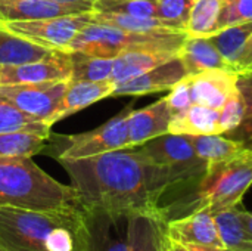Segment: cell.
Returning a JSON list of instances; mask_svg holds the SVG:
<instances>
[{"label":"cell","mask_w":252,"mask_h":251,"mask_svg":"<svg viewBox=\"0 0 252 251\" xmlns=\"http://www.w3.org/2000/svg\"><path fill=\"white\" fill-rule=\"evenodd\" d=\"M0 68H1V65H0Z\"/></svg>","instance_id":"44"},{"label":"cell","mask_w":252,"mask_h":251,"mask_svg":"<svg viewBox=\"0 0 252 251\" xmlns=\"http://www.w3.org/2000/svg\"><path fill=\"white\" fill-rule=\"evenodd\" d=\"M0 251H3V250H1V249H0Z\"/></svg>","instance_id":"43"},{"label":"cell","mask_w":252,"mask_h":251,"mask_svg":"<svg viewBox=\"0 0 252 251\" xmlns=\"http://www.w3.org/2000/svg\"><path fill=\"white\" fill-rule=\"evenodd\" d=\"M236 72L238 74H245V72H252V34L250 40L247 41L242 55L236 64Z\"/></svg>","instance_id":"37"},{"label":"cell","mask_w":252,"mask_h":251,"mask_svg":"<svg viewBox=\"0 0 252 251\" xmlns=\"http://www.w3.org/2000/svg\"><path fill=\"white\" fill-rule=\"evenodd\" d=\"M251 21L252 0H224L217 24V31Z\"/></svg>","instance_id":"32"},{"label":"cell","mask_w":252,"mask_h":251,"mask_svg":"<svg viewBox=\"0 0 252 251\" xmlns=\"http://www.w3.org/2000/svg\"><path fill=\"white\" fill-rule=\"evenodd\" d=\"M165 234V232H164ZM161 251H171L170 250V244H168V240L167 237L164 235V241H162V247H161Z\"/></svg>","instance_id":"41"},{"label":"cell","mask_w":252,"mask_h":251,"mask_svg":"<svg viewBox=\"0 0 252 251\" xmlns=\"http://www.w3.org/2000/svg\"><path fill=\"white\" fill-rule=\"evenodd\" d=\"M92 22L109 25L134 33H179L173 24L161 18H142L121 13H106V12H92ZM186 33V31H183Z\"/></svg>","instance_id":"23"},{"label":"cell","mask_w":252,"mask_h":251,"mask_svg":"<svg viewBox=\"0 0 252 251\" xmlns=\"http://www.w3.org/2000/svg\"><path fill=\"white\" fill-rule=\"evenodd\" d=\"M188 75L179 55L137 77L114 86L112 96H143L149 93L170 90Z\"/></svg>","instance_id":"12"},{"label":"cell","mask_w":252,"mask_h":251,"mask_svg":"<svg viewBox=\"0 0 252 251\" xmlns=\"http://www.w3.org/2000/svg\"><path fill=\"white\" fill-rule=\"evenodd\" d=\"M55 50L40 46L13 31L0 21V65H19L43 59Z\"/></svg>","instance_id":"21"},{"label":"cell","mask_w":252,"mask_h":251,"mask_svg":"<svg viewBox=\"0 0 252 251\" xmlns=\"http://www.w3.org/2000/svg\"><path fill=\"white\" fill-rule=\"evenodd\" d=\"M93 12V10H92ZM92 12L65 15L35 21L3 22L10 31L52 50L69 52V46L77 34L92 22Z\"/></svg>","instance_id":"7"},{"label":"cell","mask_w":252,"mask_h":251,"mask_svg":"<svg viewBox=\"0 0 252 251\" xmlns=\"http://www.w3.org/2000/svg\"><path fill=\"white\" fill-rule=\"evenodd\" d=\"M63 80H71L69 52L55 50L49 56L38 61L19 65H1L0 68V86L38 84Z\"/></svg>","instance_id":"10"},{"label":"cell","mask_w":252,"mask_h":251,"mask_svg":"<svg viewBox=\"0 0 252 251\" xmlns=\"http://www.w3.org/2000/svg\"><path fill=\"white\" fill-rule=\"evenodd\" d=\"M244 220H245V226L248 229V234L252 238V212H247L244 210Z\"/></svg>","instance_id":"38"},{"label":"cell","mask_w":252,"mask_h":251,"mask_svg":"<svg viewBox=\"0 0 252 251\" xmlns=\"http://www.w3.org/2000/svg\"><path fill=\"white\" fill-rule=\"evenodd\" d=\"M131 109L133 104L127 105L126 109H123L120 114L90 132L66 136V145L56 158L78 160L128 148L127 120Z\"/></svg>","instance_id":"6"},{"label":"cell","mask_w":252,"mask_h":251,"mask_svg":"<svg viewBox=\"0 0 252 251\" xmlns=\"http://www.w3.org/2000/svg\"><path fill=\"white\" fill-rule=\"evenodd\" d=\"M81 206L72 185L41 170L31 157H0V207L50 210Z\"/></svg>","instance_id":"3"},{"label":"cell","mask_w":252,"mask_h":251,"mask_svg":"<svg viewBox=\"0 0 252 251\" xmlns=\"http://www.w3.org/2000/svg\"><path fill=\"white\" fill-rule=\"evenodd\" d=\"M30 132L43 138L50 136V126L32 115L16 108L12 102L0 96V133Z\"/></svg>","instance_id":"27"},{"label":"cell","mask_w":252,"mask_h":251,"mask_svg":"<svg viewBox=\"0 0 252 251\" xmlns=\"http://www.w3.org/2000/svg\"><path fill=\"white\" fill-rule=\"evenodd\" d=\"M93 10L142 16V18H158V1L157 0H96L93 3Z\"/></svg>","instance_id":"30"},{"label":"cell","mask_w":252,"mask_h":251,"mask_svg":"<svg viewBox=\"0 0 252 251\" xmlns=\"http://www.w3.org/2000/svg\"><path fill=\"white\" fill-rule=\"evenodd\" d=\"M173 112L167 105L165 98L142 108L131 109L128 114V148L139 146L157 136L168 133V124Z\"/></svg>","instance_id":"15"},{"label":"cell","mask_w":252,"mask_h":251,"mask_svg":"<svg viewBox=\"0 0 252 251\" xmlns=\"http://www.w3.org/2000/svg\"><path fill=\"white\" fill-rule=\"evenodd\" d=\"M245 117H247L245 104H244L242 96L239 95V92H236L220 108L219 121H220V132H221V135L236 129L245 120Z\"/></svg>","instance_id":"33"},{"label":"cell","mask_w":252,"mask_h":251,"mask_svg":"<svg viewBox=\"0 0 252 251\" xmlns=\"http://www.w3.org/2000/svg\"><path fill=\"white\" fill-rule=\"evenodd\" d=\"M47 138L30 132L0 133V157H32L46 148Z\"/></svg>","instance_id":"29"},{"label":"cell","mask_w":252,"mask_h":251,"mask_svg":"<svg viewBox=\"0 0 252 251\" xmlns=\"http://www.w3.org/2000/svg\"><path fill=\"white\" fill-rule=\"evenodd\" d=\"M179 58L185 65L188 75H195L210 70L233 71L210 37L188 36L179 52Z\"/></svg>","instance_id":"16"},{"label":"cell","mask_w":252,"mask_h":251,"mask_svg":"<svg viewBox=\"0 0 252 251\" xmlns=\"http://www.w3.org/2000/svg\"><path fill=\"white\" fill-rule=\"evenodd\" d=\"M238 92L245 104L247 117L252 115V72L238 75Z\"/></svg>","instance_id":"36"},{"label":"cell","mask_w":252,"mask_h":251,"mask_svg":"<svg viewBox=\"0 0 252 251\" xmlns=\"http://www.w3.org/2000/svg\"><path fill=\"white\" fill-rule=\"evenodd\" d=\"M87 210V251H130V216Z\"/></svg>","instance_id":"11"},{"label":"cell","mask_w":252,"mask_h":251,"mask_svg":"<svg viewBox=\"0 0 252 251\" xmlns=\"http://www.w3.org/2000/svg\"><path fill=\"white\" fill-rule=\"evenodd\" d=\"M87 210L69 206L50 210L0 207L3 251H87Z\"/></svg>","instance_id":"2"},{"label":"cell","mask_w":252,"mask_h":251,"mask_svg":"<svg viewBox=\"0 0 252 251\" xmlns=\"http://www.w3.org/2000/svg\"><path fill=\"white\" fill-rule=\"evenodd\" d=\"M93 4H63L52 0H0V21H35L92 12Z\"/></svg>","instance_id":"14"},{"label":"cell","mask_w":252,"mask_h":251,"mask_svg":"<svg viewBox=\"0 0 252 251\" xmlns=\"http://www.w3.org/2000/svg\"><path fill=\"white\" fill-rule=\"evenodd\" d=\"M223 251H230V250H223Z\"/></svg>","instance_id":"42"},{"label":"cell","mask_w":252,"mask_h":251,"mask_svg":"<svg viewBox=\"0 0 252 251\" xmlns=\"http://www.w3.org/2000/svg\"><path fill=\"white\" fill-rule=\"evenodd\" d=\"M165 237L188 251H223L213 213L207 209L196 210L164 223Z\"/></svg>","instance_id":"9"},{"label":"cell","mask_w":252,"mask_h":251,"mask_svg":"<svg viewBox=\"0 0 252 251\" xmlns=\"http://www.w3.org/2000/svg\"><path fill=\"white\" fill-rule=\"evenodd\" d=\"M252 34V21L238 25H232L216 31L208 36L214 46L219 49L221 56L229 62L232 70L236 72V64L242 55V50Z\"/></svg>","instance_id":"25"},{"label":"cell","mask_w":252,"mask_h":251,"mask_svg":"<svg viewBox=\"0 0 252 251\" xmlns=\"http://www.w3.org/2000/svg\"><path fill=\"white\" fill-rule=\"evenodd\" d=\"M213 219L224 250L252 251V238L245 226L241 204L214 212Z\"/></svg>","instance_id":"19"},{"label":"cell","mask_w":252,"mask_h":251,"mask_svg":"<svg viewBox=\"0 0 252 251\" xmlns=\"http://www.w3.org/2000/svg\"><path fill=\"white\" fill-rule=\"evenodd\" d=\"M157 1H158V18L173 24L180 31H186L190 9L195 0H157Z\"/></svg>","instance_id":"31"},{"label":"cell","mask_w":252,"mask_h":251,"mask_svg":"<svg viewBox=\"0 0 252 251\" xmlns=\"http://www.w3.org/2000/svg\"><path fill=\"white\" fill-rule=\"evenodd\" d=\"M188 139L190 141L196 155L207 164L230 160L245 149L241 143L226 138L224 135H198L188 136Z\"/></svg>","instance_id":"24"},{"label":"cell","mask_w":252,"mask_h":251,"mask_svg":"<svg viewBox=\"0 0 252 251\" xmlns=\"http://www.w3.org/2000/svg\"><path fill=\"white\" fill-rule=\"evenodd\" d=\"M68 83L69 80L38 84H1L0 96L28 115L40 118L50 126V120L62 102Z\"/></svg>","instance_id":"8"},{"label":"cell","mask_w":252,"mask_h":251,"mask_svg":"<svg viewBox=\"0 0 252 251\" xmlns=\"http://www.w3.org/2000/svg\"><path fill=\"white\" fill-rule=\"evenodd\" d=\"M164 220L155 213L130 216V251H161L164 241Z\"/></svg>","instance_id":"22"},{"label":"cell","mask_w":252,"mask_h":251,"mask_svg":"<svg viewBox=\"0 0 252 251\" xmlns=\"http://www.w3.org/2000/svg\"><path fill=\"white\" fill-rule=\"evenodd\" d=\"M251 185V149H244L230 160L208 164L195 192L193 212L207 209L214 213L221 209L238 206Z\"/></svg>","instance_id":"5"},{"label":"cell","mask_w":252,"mask_h":251,"mask_svg":"<svg viewBox=\"0 0 252 251\" xmlns=\"http://www.w3.org/2000/svg\"><path fill=\"white\" fill-rule=\"evenodd\" d=\"M186 33H134L109 25L87 24L74 38L69 52H81L94 56L115 58L136 50H155L179 53Z\"/></svg>","instance_id":"4"},{"label":"cell","mask_w":252,"mask_h":251,"mask_svg":"<svg viewBox=\"0 0 252 251\" xmlns=\"http://www.w3.org/2000/svg\"><path fill=\"white\" fill-rule=\"evenodd\" d=\"M168 240V238H167ZM168 244H170V250L171 251H188L186 249H183L180 244H177V243H173V241H170L168 240Z\"/></svg>","instance_id":"40"},{"label":"cell","mask_w":252,"mask_h":251,"mask_svg":"<svg viewBox=\"0 0 252 251\" xmlns=\"http://www.w3.org/2000/svg\"><path fill=\"white\" fill-rule=\"evenodd\" d=\"M179 53L173 52H155V50H136L121 53L114 58L112 74L109 78L111 84H118L133 77H137L170 59L176 58Z\"/></svg>","instance_id":"20"},{"label":"cell","mask_w":252,"mask_h":251,"mask_svg":"<svg viewBox=\"0 0 252 251\" xmlns=\"http://www.w3.org/2000/svg\"><path fill=\"white\" fill-rule=\"evenodd\" d=\"M52 1L63 3V4H78V3H84V4H93L96 0H52Z\"/></svg>","instance_id":"39"},{"label":"cell","mask_w":252,"mask_h":251,"mask_svg":"<svg viewBox=\"0 0 252 251\" xmlns=\"http://www.w3.org/2000/svg\"><path fill=\"white\" fill-rule=\"evenodd\" d=\"M58 161L78 192L81 206L89 210L158 215L161 200L173 188L168 170L136 148Z\"/></svg>","instance_id":"1"},{"label":"cell","mask_w":252,"mask_h":251,"mask_svg":"<svg viewBox=\"0 0 252 251\" xmlns=\"http://www.w3.org/2000/svg\"><path fill=\"white\" fill-rule=\"evenodd\" d=\"M220 109H213L204 105L193 104L189 108L171 117L168 133L173 135H221L220 132Z\"/></svg>","instance_id":"18"},{"label":"cell","mask_w":252,"mask_h":251,"mask_svg":"<svg viewBox=\"0 0 252 251\" xmlns=\"http://www.w3.org/2000/svg\"><path fill=\"white\" fill-rule=\"evenodd\" d=\"M224 0H195L186 25L188 36L208 37L217 31Z\"/></svg>","instance_id":"28"},{"label":"cell","mask_w":252,"mask_h":251,"mask_svg":"<svg viewBox=\"0 0 252 251\" xmlns=\"http://www.w3.org/2000/svg\"><path fill=\"white\" fill-rule=\"evenodd\" d=\"M71 56V81H109L114 67V58L69 52Z\"/></svg>","instance_id":"26"},{"label":"cell","mask_w":252,"mask_h":251,"mask_svg":"<svg viewBox=\"0 0 252 251\" xmlns=\"http://www.w3.org/2000/svg\"><path fill=\"white\" fill-rule=\"evenodd\" d=\"M224 136L229 138V139L236 141L245 149H251L252 151V115L245 117V120L236 129L224 133Z\"/></svg>","instance_id":"35"},{"label":"cell","mask_w":252,"mask_h":251,"mask_svg":"<svg viewBox=\"0 0 252 251\" xmlns=\"http://www.w3.org/2000/svg\"><path fill=\"white\" fill-rule=\"evenodd\" d=\"M165 101H167V105L171 109L173 115L177 114V112H182L183 109H186L190 105H193L192 93H190L189 75H186L183 80H180L177 84H174L170 89V93L165 96Z\"/></svg>","instance_id":"34"},{"label":"cell","mask_w":252,"mask_h":251,"mask_svg":"<svg viewBox=\"0 0 252 251\" xmlns=\"http://www.w3.org/2000/svg\"><path fill=\"white\" fill-rule=\"evenodd\" d=\"M238 72L226 70H210L189 75L193 104L220 109L238 92Z\"/></svg>","instance_id":"13"},{"label":"cell","mask_w":252,"mask_h":251,"mask_svg":"<svg viewBox=\"0 0 252 251\" xmlns=\"http://www.w3.org/2000/svg\"><path fill=\"white\" fill-rule=\"evenodd\" d=\"M112 92H114V84H111L109 81L94 83V81H71L69 80L65 95L62 98V102L59 104L56 112L53 114L50 120V126H53L56 121L63 120L65 117L77 111H81L93 105L97 101L112 96Z\"/></svg>","instance_id":"17"}]
</instances>
